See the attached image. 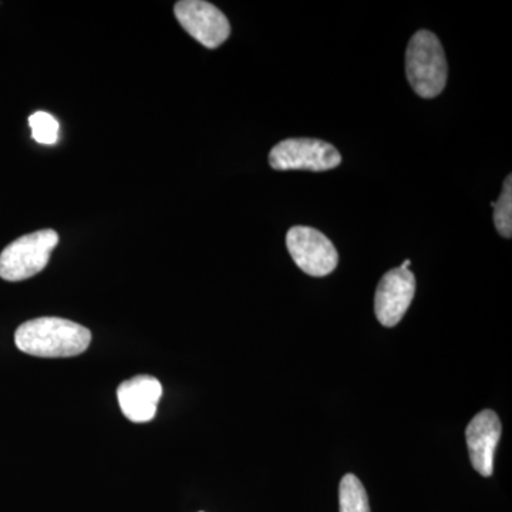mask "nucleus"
I'll return each mask as SVG.
<instances>
[{"label": "nucleus", "instance_id": "1", "mask_svg": "<svg viewBox=\"0 0 512 512\" xmlns=\"http://www.w3.org/2000/svg\"><path fill=\"white\" fill-rule=\"evenodd\" d=\"M92 342V332L62 318H37L20 325L15 343L20 352L37 357L82 355Z\"/></svg>", "mask_w": 512, "mask_h": 512}, {"label": "nucleus", "instance_id": "2", "mask_svg": "<svg viewBox=\"0 0 512 512\" xmlns=\"http://www.w3.org/2000/svg\"><path fill=\"white\" fill-rule=\"evenodd\" d=\"M406 74L410 86L423 99H433L447 84V60L439 37L429 30H419L406 52Z\"/></svg>", "mask_w": 512, "mask_h": 512}, {"label": "nucleus", "instance_id": "3", "mask_svg": "<svg viewBox=\"0 0 512 512\" xmlns=\"http://www.w3.org/2000/svg\"><path fill=\"white\" fill-rule=\"evenodd\" d=\"M57 244L59 234L53 229H42L16 239L0 254V278L20 282L40 274L49 264Z\"/></svg>", "mask_w": 512, "mask_h": 512}, {"label": "nucleus", "instance_id": "4", "mask_svg": "<svg viewBox=\"0 0 512 512\" xmlns=\"http://www.w3.org/2000/svg\"><path fill=\"white\" fill-rule=\"evenodd\" d=\"M342 161L339 151L326 141L313 138H289L276 144L269 154L274 170L328 171Z\"/></svg>", "mask_w": 512, "mask_h": 512}, {"label": "nucleus", "instance_id": "5", "mask_svg": "<svg viewBox=\"0 0 512 512\" xmlns=\"http://www.w3.org/2000/svg\"><path fill=\"white\" fill-rule=\"evenodd\" d=\"M286 247L305 274L320 278L332 274L338 266L339 255L335 245L318 229L301 225L289 229Z\"/></svg>", "mask_w": 512, "mask_h": 512}, {"label": "nucleus", "instance_id": "6", "mask_svg": "<svg viewBox=\"0 0 512 512\" xmlns=\"http://www.w3.org/2000/svg\"><path fill=\"white\" fill-rule=\"evenodd\" d=\"M175 18L188 35L208 49L224 45L231 35L227 16L217 6L204 0H183L174 8Z\"/></svg>", "mask_w": 512, "mask_h": 512}, {"label": "nucleus", "instance_id": "7", "mask_svg": "<svg viewBox=\"0 0 512 512\" xmlns=\"http://www.w3.org/2000/svg\"><path fill=\"white\" fill-rule=\"evenodd\" d=\"M416 295V276L409 269L394 268L380 279L375 295L376 318L386 328L396 326Z\"/></svg>", "mask_w": 512, "mask_h": 512}, {"label": "nucleus", "instance_id": "8", "mask_svg": "<svg viewBox=\"0 0 512 512\" xmlns=\"http://www.w3.org/2000/svg\"><path fill=\"white\" fill-rule=\"evenodd\" d=\"M503 426L493 410H483L473 417L466 429V441L471 464L480 476L494 473V457L500 443Z\"/></svg>", "mask_w": 512, "mask_h": 512}, {"label": "nucleus", "instance_id": "9", "mask_svg": "<svg viewBox=\"0 0 512 512\" xmlns=\"http://www.w3.org/2000/svg\"><path fill=\"white\" fill-rule=\"evenodd\" d=\"M163 396L160 380L141 375L121 383L117 390L120 409L133 423H147L156 417L158 402Z\"/></svg>", "mask_w": 512, "mask_h": 512}, {"label": "nucleus", "instance_id": "10", "mask_svg": "<svg viewBox=\"0 0 512 512\" xmlns=\"http://www.w3.org/2000/svg\"><path fill=\"white\" fill-rule=\"evenodd\" d=\"M339 512H370L369 497L355 474H346L340 481Z\"/></svg>", "mask_w": 512, "mask_h": 512}, {"label": "nucleus", "instance_id": "11", "mask_svg": "<svg viewBox=\"0 0 512 512\" xmlns=\"http://www.w3.org/2000/svg\"><path fill=\"white\" fill-rule=\"evenodd\" d=\"M29 126L32 128L33 140L43 146H55L59 141V121L46 113V111H37L29 117Z\"/></svg>", "mask_w": 512, "mask_h": 512}, {"label": "nucleus", "instance_id": "12", "mask_svg": "<svg viewBox=\"0 0 512 512\" xmlns=\"http://www.w3.org/2000/svg\"><path fill=\"white\" fill-rule=\"evenodd\" d=\"M494 224L501 237H512V178L508 175L504 181L500 200L494 205Z\"/></svg>", "mask_w": 512, "mask_h": 512}, {"label": "nucleus", "instance_id": "13", "mask_svg": "<svg viewBox=\"0 0 512 512\" xmlns=\"http://www.w3.org/2000/svg\"><path fill=\"white\" fill-rule=\"evenodd\" d=\"M410 264H412V261H410V259H407V261L403 262V264H402V266H400V268L409 269Z\"/></svg>", "mask_w": 512, "mask_h": 512}]
</instances>
